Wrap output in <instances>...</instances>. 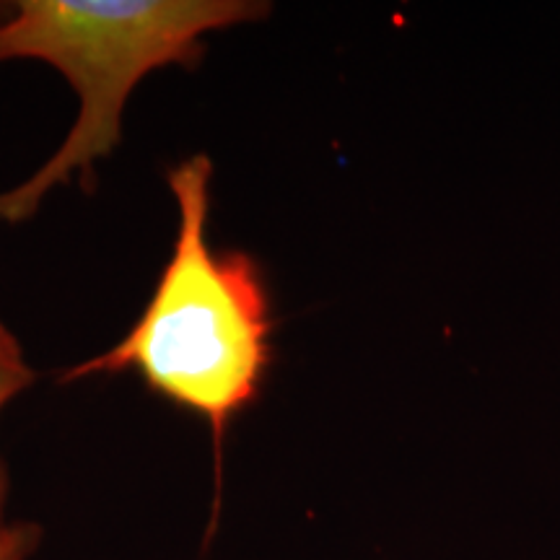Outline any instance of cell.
<instances>
[{
    "instance_id": "obj_1",
    "label": "cell",
    "mask_w": 560,
    "mask_h": 560,
    "mask_svg": "<svg viewBox=\"0 0 560 560\" xmlns=\"http://www.w3.org/2000/svg\"><path fill=\"white\" fill-rule=\"evenodd\" d=\"M213 161L206 153L166 170L177 202L170 262L130 332L94 359L73 363L58 384L138 374L153 395L195 412L213 433L215 475L231 420L255 402L270 366V301L262 272L244 252L208 240Z\"/></svg>"
},
{
    "instance_id": "obj_2",
    "label": "cell",
    "mask_w": 560,
    "mask_h": 560,
    "mask_svg": "<svg viewBox=\"0 0 560 560\" xmlns=\"http://www.w3.org/2000/svg\"><path fill=\"white\" fill-rule=\"evenodd\" d=\"M252 0H19L0 19V62L39 60L66 75L79 115L32 177L0 192V229L32 221L58 187L94 190L96 164L122 143V117L161 68H195L202 39L268 16Z\"/></svg>"
},
{
    "instance_id": "obj_3",
    "label": "cell",
    "mask_w": 560,
    "mask_h": 560,
    "mask_svg": "<svg viewBox=\"0 0 560 560\" xmlns=\"http://www.w3.org/2000/svg\"><path fill=\"white\" fill-rule=\"evenodd\" d=\"M34 382H37V371L26 359L24 346L11 327L0 319V412L11 400H16L21 392L34 387ZM5 499H9V472L0 462V524H3Z\"/></svg>"
},
{
    "instance_id": "obj_4",
    "label": "cell",
    "mask_w": 560,
    "mask_h": 560,
    "mask_svg": "<svg viewBox=\"0 0 560 560\" xmlns=\"http://www.w3.org/2000/svg\"><path fill=\"white\" fill-rule=\"evenodd\" d=\"M42 542V527L34 522L0 524V560H30Z\"/></svg>"
},
{
    "instance_id": "obj_5",
    "label": "cell",
    "mask_w": 560,
    "mask_h": 560,
    "mask_svg": "<svg viewBox=\"0 0 560 560\" xmlns=\"http://www.w3.org/2000/svg\"><path fill=\"white\" fill-rule=\"evenodd\" d=\"M9 11H11V3H0V19H3Z\"/></svg>"
}]
</instances>
